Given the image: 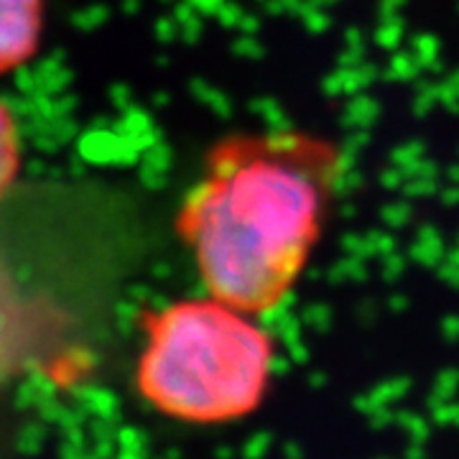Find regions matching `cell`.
Returning a JSON list of instances; mask_svg holds the SVG:
<instances>
[{
  "mask_svg": "<svg viewBox=\"0 0 459 459\" xmlns=\"http://www.w3.org/2000/svg\"><path fill=\"white\" fill-rule=\"evenodd\" d=\"M342 151L309 133L238 135L214 148L179 214L207 294L250 314L291 296L325 228Z\"/></svg>",
  "mask_w": 459,
  "mask_h": 459,
  "instance_id": "obj_1",
  "label": "cell"
},
{
  "mask_svg": "<svg viewBox=\"0 0 459 459\" xmlns=\"http://www.w3.org/2000/svg\"><path fill=\"white\" fill-rule=\"evenodd\" d=\"M255 316L212 294L153 314L138 362L148 403L189 424H228L253 413L276 370L273 337Z\"/></svg>",
  "mask_w": 459,
  "mask_h": 459,
  "instance_id": "obj_2",
  "label": "cell"
},
{
  "mask_svg": "<svg viewBox=\"0 0 459 459\" xmlns=\"http://www.w3.org/2000/svg\"><path fill=\"white\" fill-rule=\"evenodd\" d=\"M41 0H0V72L18 66L39 41Z\"/></svg>",
  "mask_w": 459,
  "mask_h": 459,
  "instance_id": "obj_3",
  "label": "cell"
},
{
  "mask_svg": "<svg viewBox=\"0 0 459 459\" xmlns=\"http://www.w3.org/2000/svg\"><path fill=\"white\" fill-rule=\"evenodd\" d=\"M18 169V138L11 113L0 105V195L11 186Z\"/></svg>",
  "mask_w": 459,
  "mask_h": 459,
  "instance_id": "obj_4",
  "label": "cell"
}]
</instances>
